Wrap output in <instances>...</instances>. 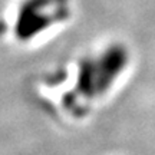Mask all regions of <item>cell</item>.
Instances as JSON below:
<instances>
[{
  "label": "cell",
  "mask_w": 155,
  "mask_h": 155,
  "mask_svg": "<svg viewBox=\"0 0 155 155\" xmlns=\"http://www.w3.org/2000/svg\"><path fill=\"white\" fill-rule=\"evenodd\" d=\"M73 13V0H16L9 9L5 30L10 28L16 39L29 42L68 23Z\"/></svg>",
  "instance_id": "obj_1"
}]
</instances>
